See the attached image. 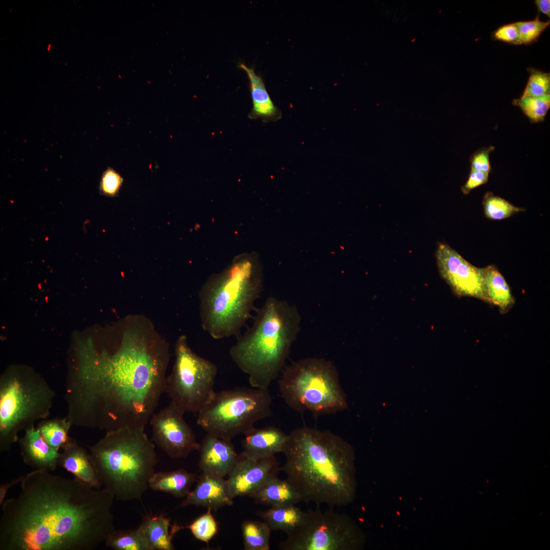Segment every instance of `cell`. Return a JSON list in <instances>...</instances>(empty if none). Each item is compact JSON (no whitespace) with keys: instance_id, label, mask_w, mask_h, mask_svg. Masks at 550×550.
<instances>
[{"instance_id":"obj_1","label":"cell","mask_w":550,"mask_h":550,"mask_svg":"<svg viewBox=\"0 0 550 550\" xmlns=\"http://www.w3.org/2000/svg\"><path fill=\"white\" fill-rule=\"evenodd\" d=\"M77 378L69 383V421L109 432L144 428L166 391L169 345L145 318H126L112 348L82 353Z\"/></svg>"},{"instance_id":"obj_2","label":"cell","mask_w":550,"mask_h":550,"mask_svg":"<svg viewBox=\"0 0 550 550\" xmlns=\"http://www.w3.org/2000/svg\"><path fill=\"white\" fill-rule=\"evenodd\" d=\"M2 504L1 550H92L116 529L114 496L73 479L35 470Z\"/></svg>"},{"instance_id":"obj_3","label":"cell","mask_w":550,"mask_h":550,"mask_svg":"<svg viewBox=\"0 0 550 550\" xmlns=\"http://www.w3.org/2000/svg\"><path fill=\"white\" fill-rule=\"evenodd\" d=\"M281 467L301 501L330 507L353 497V454L350 445L329 431L303 427L288 434Z\"/></svg>"},{"instance_id":"obj_4","label":"cell","mask_w":550,"mask_h":550,"mask_svg":"<svg viewBox=\"0 0 550 550\" xmlns=\"http://www.w3.org/2000/svg\"><path fill=\"white\" fill-rule=\"evenodd\" d=\"M300 321L295 306L272 296L257 310L252 326L229 350L251 387L268 388L283 371Z\"/></svg>"},{"instance_id":"obj_5","label":"cell","mask_w":550,"mask_h":550,"mask_svg":"<svg viewBox=\"0 0 550 550\" xmlns=\"http://www.w3.org/2000/svg\"><path fill=\"white\" fill-rule=\"evenodd\" d=\"M262 287V266L257 254L235 256L223 270L211 274L200 291L203 329L215 339L238 335Z\"/></svg>"},{"instance_id":"obj_6","label":"cell","mask_w":550,"mask_h":550,"mask_svg":"<svg viewBox=\"0 0 550 550\" xmlns=\"http://www.w3.org/2000/svg\"><path fill=\"white\" fill-rule=\"evenodd\" d=\"M90 450L103 488L121 501L141 499L157 463L155 446L144 428L106 432Z\"/></svg>"},{"instance_id":"obj_7","label":"cell","mask_w":550,"mask_h":550,"mask_svg":"<svg viewBox=\"0 0 550 550\" xmlns=\"http://www.w3.org/2000/svg\"><path fill=\"white\" fill-rule=\"evenodd\" d=\"M279 387L285 403L300 413L321 415L343 410L347 406L337 368L322 358H305L286 367Z\"/></svg>"},{"instance_id":"obj_8","label":"cell","mask_w":550,"mask_h":550,"mask_svg":"<svg viewBox=\"0 0 550 550\" xmlns=\"http://www.w3.org/2000/svg\"><path fill=\"white\" fill-rule=\"evenodd\" d=\"M271 405L268 388L238 387L215 392L198 413L197 422L207 433L231 441L269 417Z\"/></svg>"},{"instance_id":"obj_9","label":"cell","mask_w":550,"mask_h":550,"mask_svg":"<svg viewBox=\"0 0 550 550\" xmlns=\"http://www.w3.org/2000/svg\"><path fill=\"white\" fill-rule=\"evenodd\" d=\"M53 395L46 383L31 378L9 376L0 387V448L9 450L18 432L47 417Z\"/></svg>"},{"instance_id":"obj_10","label":"cell","mask_w":550,"mask_h":550,"mask_svg":"<svg viewBox=\"0 0 550 550\" xmlns=\"http://www.w3.org/2000/svg\"><path fill=\"white\" fill-rule=\"evenodd\" d=\"M175 362L166 391L171 402L183 412L198 413L213 395L216 366L195 353L182 335L175 346Z\"/></svg>"},{"instance_id":"obj_11","label":"cell","mask_w":550,"mask_h":550,"mask_svg":"<svg viewBox=\"0 0 550 550\" xmlns=\"http://www.w3.org/2000/svg\"><path fill=\"white\" fill-rule=\"evenodd\" d=\"M287 535L280 544L282 550H348L360 543L351 520L332 509L304 511L300 525Z\"/></svg>"},{"instance_id":"obj_12","label":"cell","mask_w":550,"mask_h":550,"mask_svg":"<svg viewBox=\"0 0 550 550\" xmlns=\"http://www.w3.org/2000/svg\"><path fill=\"white\" fill-rule=\"evenodd\" d=\"M184 413L170 402L150 420L153 441L172 458H184L200 447Z\"/></svg>"},{"instance_id":"obj_13","label":"cell","mask_w":550,"mask_h":550,"mask_svg":"<svg viewBox=\"0 0 550 550\" xmlns=\"http://www.w3.org/2000/svg\"><path fill=\"white\" fill-rule=\"evenodd\" d=\"M435 257L442 277L455 294L490 304L485 282V267L473 265L445 243L438 245Z\"/></svg>"},{"instance_id":"obj_14","label":"cell","mask_w":550,"mask_h":550,"mask_svg":"<svg viewBox=\"0 0 550 550\" xmlns=\"http://www.w3.org/2000/svg\"><path fill=\"white\" fill-rule=\"evenodd\" d=\"M281 467L274 455L256 457L242 452L227 480L232 496H251L271 479L277 477Z\"/></svg>"},{"instance_id":"obj_15","label":"cell","mask_w":550,"mask_h":550,"mask_svg":"<svg viewBox=\"0 0 550 550\" xmlns=\"http://www.w3.org/2000/svg\"><path fill=\"white\" fill-rule=\"evenodd\" d=\"M199 451V466L202 473L224 478L230 474L237 460L231 441L209 433L203 438Z\"/></svg>"},{"instance_id":"obj_16","label":"cell","mask_w":550,"mask_h":550,"mask_svg":"<svg viewBox=\"0 0 550 550\" xmlns=\"http://www.w3.org/2000/svg\"><path fill=\"white\" fill-rule=\"evenodd\" d=\"M227 480L224 478L202 473L195 489L189 492L178 506H202L216 511L233 503Z\"/></svg>"},{"instance_id":"obj_17","label":"cell","mask_w":550,"mask_h":550,"mask_svg":"<svg viewBox=\"0 0 550 550\" xmlns=\"http://www.w3.org/2000/svg\"><path fill=\"white\" fill-rule=\"evenodd\" d=\"M20 445L23 461L35 470L50 472L58 465L60 454L47 444L39 428L33 426L26 429Z\"/></svg>"},{"instance_id":"obj_18","label":"cell","mask_w":550,"mask_h":550,"mask_svg":"<svg viewBox=\"0 0 550 550\" xmlns=\"http://www.w3.org/2000/svg\"><path fill=\"white\" fill-rule=\"evenodd\" d=\"M244 435L242 452L256 457L283 453L288 436V434L273 426L262 428L254 427Z\"/></svg>"},{"instance_id":"obj_19","label":"cell","mask_w":550,"mask_h":550,"mask_svg":"<svg viewBox=\"0 0 550 550\" xmlns=\"http://www.w3.org/2000/svg\"><path fill=\"white\" fill-rule=\"evenodd\" d=\"M63 448V453L60 454L58 465L87 484L95 488H101L90 454L72 441Z\"/></svg>"},{"instance_id":"obj_20","label":"cell","mask_w":550,"mask_h":550,"mask_svg":"<svg viewBox=\"0 0 550 550\" xmlns=\"http://www.w3.org/2000/svg\"><path fill=\"white\" fill-rule=\"evenodd\" d=\"M142 533L149 550H173L172 539L176 533L183 529L162 514L147 515L138 527Z\"/></svg>"},{"instance_id":"obj_21","label":"cell","mask_w":550,"mask_h":550,"mask_svg":"<svg viewBox=\"0 0 550 550\" xmlns=\"http://www.w3.org/2000/svg\"><path fill=\"white\" fill-rule=\"evenodd\" d=\"M238 67L245 72L250 80L253 107L248 117L251 119L260 118L265 122L279 119L281 112L271 99L262 77L254 68L244 64L240 63Z\"/></svg>"},{"instance_id":"obj_22","label":"cell","mask_w":550,"mask_h":550,"mask_svg":"<svg viewBox=\"0 0 550 550\" xmlns=\"http://www.w3.org/2000/svg\"><path fill=\"white\" fill-rule=\"evenodd\" d=\"M250 497L257 504L277 506L295 505L301 502L292 485L287 480L273 478L263 485Z\"/></svg>"},{"instance_id":"obj_23","label":"cell","mask_w":550,"mask_h":550,"mask_svg":"<svg viewBox=\"0 0 550 550\" xmlns=\"http://www.w3.org/2000/svg\"><path fill=\"white\" fill-rule=\"evenodd\" d=\"M196 481L195 474L183 469L154 473L149 481V487L154 491L170 493L176 498L186 496Z\"/></svg>"},{"instance_id":"obj_24","label":"cell","mask_w":550,"mask_h":550,"mask_svg":"<svg viewBox=\"0 0 550 550\" xmlns=\"http://www.w3.org/2000/svg\"><path fill=\"white\" fill-rule=\"evenodd\" d=\"M485 282L490 304L497 306L501 314L507 313L515 304V298L505 278L494 265L485 267Z\"/></svg>"},{"instance_id":"obj_25","label":"cell","mask_w":550,"mask_h":550,"mask_svg":"<svg viewBox=\"0 0 550 550\" xmlns=\"http://www.w3.org/2000/svg\"><path fill=\"white\" fill-rule=\"evenodd\" d=\"M304 511L295 505L272 506L257 512L272 531H281L287 534L294 530L301 523Z\"/></svg>"},{"instance_id":"obj_26","label":"cell","mask_w":550,"mask_h":550,"mask_svg":"<svg viewBox=\"0 0 550 550\" xmlns=\"http://www.w3.org/2000/svg\"><path fill=\"white\" fill-rule=\"evenodd\" d=\"M245 550H269L271 529L264 521L247 520L241 525Z\"/></svg>"},{"instance_id":"obj_27","label":"cell","mask_w":550,"mask_h":550,"mask_svg":"<svg viewBox=\"0 0 550 550\" xmlns=\"http://www.w3.org/2000/svg\"><path fill=\"white\" fill-rule=\"evenodd\" d=\"M104 543L107 546L116 550H149L138 527L134 530H115Z\"/></svg>"},{"instance_id":"obj_28","label":"cell","mask_w":550,"mask_h":550,"mask_svg":"<svg viewBox=\"0 0 550 550\" xmlns=\"http://www.w3.org/2000/svg\"><path fill=\"white\" fill-rule=\"evenodd\" d=\"M513 103L518 106L532 123L542 121L550 107V94L541 97H521Z\"/></svg>"},{"instance_id":"obj_29","label":"cell","mask_w":550,"mask_h":550,"mask_svg":"<svg viewBox=\"0 0 550 550\" xmlns=\"http://www.w3.org/2000/svg\"><path fill=\"white\" fill-rule=\"evenodd\" d=\"M69 423L65 421H51L43 423L38 428L47 444L59 450L71 442L68 436Z\"/></svg>"},{"instance_id":"obj_30","label":"cell","mask_w":550,"mask_h":550,"mask_svg":"<svg viewBox=\"0 0 550 550\" xmlns=\"http://www.w3.org/2000/svg\"><path fill=\"white\" fill-rule=\"evenodd\" d=\"M483 205L487 217L493 220H501L509 217L524 209L516 207L503 198L487 192L484 196Z\"/></svg>"},{"instance_id":"obj_31","label":"cell","mask_w":550,"mask_h":550,"mask_svg":"<svg viewBox=\"0 0 550 550\" xmlns=\"http://www.w3.org/2000/svg\"><path fill=\"white\" fill-rule=\"evenodd\" d=\"M211 509L195 519L190 525L183 526L189 529L194 537L200 541L208 543L217 531V524Z\"/></svg>"},{"instance_id":"obj_32","label":"cell","mask_w":550,"mask_h":550,"mask_svg":"<svg viewBox=\"0 0 550 550\" xmlns=\"http://www.w3.org/2000/svg\"><path fill=\"white\" fill-rule=\"evenodd\" d=\"M530 76L521 97H541L549 95L550 74L531 69Z\"/></svg>"},{"instance_id":"obj_33","label":"cell","mask_w":550,"mask_h":550,"mask_svg":"<svg viewBox=\"0 0 550 550\" xmlns=\"http://www.w3.org/2000/svg\"><path fill=\"white\" fill-rule=\"evenodd\" d=\"M519 35V44L532 43L538 38L549 25V21H542L538 17L531 21L515 22Z\"/></svg>"},{"instance_id":"obj_34","label":"cell","mask_w":550,"mask_h":550,"mask_svg":"<svg viewBox=\"0 0 550 550\" xmlns=\"http://www.w3.org/2000/svg\"><path fill=\"white\" fill-rule=\"evenodd\" d=\"M122 182V178L119 174L113 169H107L101 178V191L105 195L115 196L120 190Z\"/></svg>"},{"instance_id":"obj_35","label":"cell","mask_w":550,"mask_h":550,"mask_svg":"<svg viewBox=\"0 0 550 550\" xmlns=\"http://www.w3.org/2000/svg\"><path fill=\"white\" fill-rule=\"evenodd\" d=\"M494 149L493 146L483 147L474 153L470 159L471 170L489 173L491 170L489 156Z\"/></svg>"},{"instance_id":"obj_36","label":"cell","mask_w":550,"mask_h":550,"mask_svg":"<svg viewBox=\"0 0 550 550\" xmlns=\"http://www.w3.org/2000/svg\"><path fill=\"white\" fill-rule=\"evenodd\" d=\"M494 38L504 42L515 44H519V35L515 23L503 25L493 34Z\"/></svg>"},{"instance_id":"obj_37","label":"cell","mask_w":550,"mask_h":550,"mask_svg":"<svg viewBox=\"0 0 550 550\" xmlns=\"http://www.w3.org/2000/svg\"><path fill=\"white\" fill-rule=\"evenodd\" d=\"M488 176V173L471 170L467 181L461 188L462 192L468 194L472 190L486 183Z\"/></svg>"},{"instance_id":"obj_38","label":"cell","mask_w":550,"mask_h":550,"mask_svg":"<svg viewBox=\"0 0 550 550\" xmlns=\"http://www.w3.org/2000/svg\"><path fill=\"white\" fill-rule=\"evenodd\" d=\"M23 476H19L10 482L5 483V484H1L0 486V504L3 503L4 502L6 493L9 489L13 485L20 483L23 479Z\"/></svg>"},{"instance_id":"obj_39","label":"cell","mask_w":550,"mask_h":550,"mask_svg":"<svg viewBox=\"0 0 550 550\" xmlns=\"http://www.w3.org/2000/svg\"><path fill=\"white\" fill-rule=\"evenodd\" d=\"M535 3L538 9L541 13L550 17V1L549 0H536Z\"/></svg>"}]
</instances>
